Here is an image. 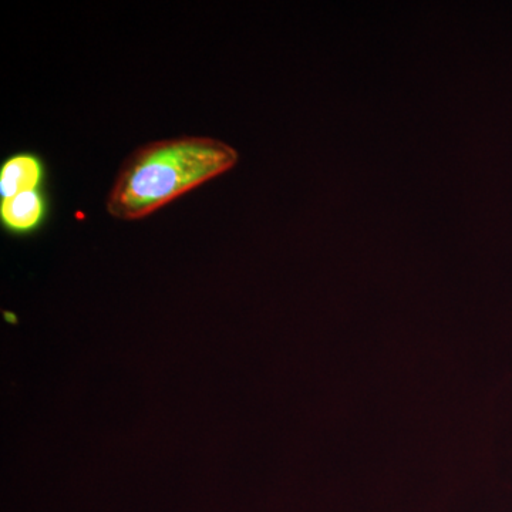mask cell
Returning <instances> with one entry per match:
<instances>
[{
	"label": "cell",
	"mask_w": 512,
	"mask_h": 512,
	"mask_svg": "<svg viewBox=\"0 0 512 512\" xmlns=\"http://www.w3.org/2000/svg\"><path fill=\"white\" fill-rule=\"evenodd\" d=\"M42 178L43 165L39 157L29 153L15 154L0 168V197L8 200L22 192L36 191Z\"/></svg>",
	"instance_id": "cell-2"
},
{
	"label": "cell",
	"mask_w": 512,
	"mask_h": 512,
	"mask_svg": "<svg viewBox=\"0 0 512 512\" xmlns=\"http://www.w3.org/2000/svg\"><path fill=\"white\" fill-rule=\"evenodd\" d=\"M45 212V198L39 190L22 192L0 202V221L15 234H26L39 227Z\"/></svg>",
	"instance_id": "cell-3"
},
{
	"label": "cell",
	"mask_w": 512,
	"mask_h": 512,
	"mask_svg": "<svg viewBox=\"0 0 512 512\" xmlns=\"http://www.w3.org/2000/svg\"><path fill=\"white\" fill-rule=\"evenodd\" d=\"M238 158L234 147L212 137L151 141L136 148L121 164L107 195V212L121 221L146 218L227 173Z\"/></svg>",
	"instance_id": "cell-1"
}]
</instances>
